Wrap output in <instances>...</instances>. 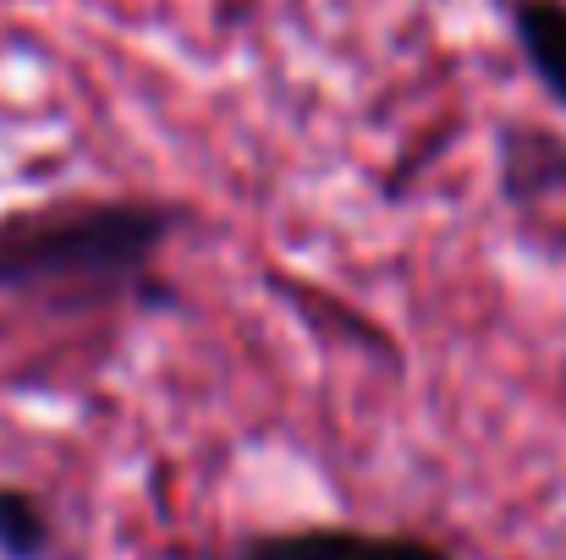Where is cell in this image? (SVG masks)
<instances>
[{"label":"cell","instance_id":"6da1fadb","mask_svg":"<svg viewBox=\"0 0 566 560\" xmlns=\"http://www.w3.org/2000/svg\"><path fill=\"white\" fill-rule=\"evenodd\" d=\"M192 225L177 198L72 192L0 209V297H33L61 314L77 308H177L160 253Z\"/></svg>","mask_w":566,"mask_h":560},{"label":"cell","instance_id":"7a4b0ae2","mask_svg":"<svg viewBox=\"0 0 566 560\" xmlns=\"http://www.w3.org/2000/svg\"><path fill=\"white\" fill-rule=\"evenodd\" d=\"M231 560H457L418 533H375V528H281V533H248Z\"/></svg>","mask_w":566,"mask_h":560},{"label":"cell","instance_id":"3957f363","mask_svg":"<svg viewBox=\"0 0 566 560\" xmlns=\"http://www.w3.org/2000/svg\"><path fill=\"white\" fill-rule=\"evenodd\" d=\"M506 33L539 83V94L566 116V0H495Z\"/></svg>","mask_w":566,"mask_h":560},{"label":"cell","instance_id":"277c9868","mask_svg":"<svg viewBox=\"0 0 566 560\" xmlns=\"http://www.w3.org/2000/svg\"><path fill=\"white\" fill-rule=\"evenodd\" d=\"M55 545L50 506L22 484H0V560H55Z\"/></svg>","mask_w":566,"mask_h":560}]
</instances>
